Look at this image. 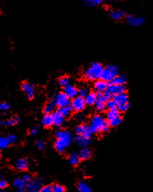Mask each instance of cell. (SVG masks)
Masks as SVG:
<instances>
[{
    "instance_id": "cell-1",
    "label": "cell",
    "mask_w": 153,
    "mask_h": 192,
    "mask_svg": "<svg viewBox=\"0 0 153 192\" xmlns=\"http://www.w3.org/2000/svg\"><path fill=\"white\" fill-rule=\"evenodd\" d=\"M56 140L54 143V147L58 153H64L69 147L71 141V136L67 130H59L56 133Z\"/></svg>"
},
{
    "instance_id": "cell-2",
    "label": "cell",
    "mask_w": 153,
    "mask_h": 192,
    "mask_svg": "<svg viewBox=\"0 0 153 192\" xmlns=\"http://www.w3.org/2000/svg\"><path fill=\"white\" fill-rule=\"evenodd\" d=\"M109 123L106 121L101 115H95L91 119L90 128H91L93 133H98V132L106 133L109 129Z\"/></svg>"
},
{
    "instance_id": "cell-3",
    "label": "cell",
    "mask_w": 153,
    "mask_h": 192,
    "mask_svg": "<svg viewBox=\"0 0 153 192\" xmlns=\"http://www.w3.org/2000/svg\"><path fill=\"white\" fill-rule=\"evenodd\" d=\"M104 68L102 65L98 62H94L91 64V66L86 70L84 73L85 78L89 81H97L101 78L102 71Z\"/></svg>"
},
{
    "instance_id": "cell-4",
    "label": "cell",
    "mask_w": 153,
    "mask_h": 192,
    "mask_svg": "<svg viewBox=\"0 0 153 192\" xmlns=\"http://www.w3.org/2000/svg\"><path fill=\"white\" fill-rule=\"evenodd\" d=\"M118 74V68L116 65L110 64L108 65L106 68H104L102 71L101 76V80H103L106 82L107 83H110L112 80H114L115 77Z\"/></svg>"
},
{
    "instance_id": "cell-5",
    "label": "cell",
    "mask_w": 153,
    "mask_h": 192,
    "mask_svg": "<svg viewBox=\"0 0 153 192\" xmlns=\"http://www.w3.org/2000/svg\"><path fill=\"white\" fill-rule=\"evenodd\" d=\"M51 99L54 101L56 105L59 108L67 106L70 105V98L64 92H61L59 94L56 95V96H53Z\"/></svg>"
},
{
    "instance_id": "cell-6",
    "label": "cell",
    "mask_w": 153,
    "mask_h": 192,
    "mask_svg": "<svg viewBox=\"0 0 153 192\" xmlns=\"http://www.w3.org/2000/svg\"><path fill=\"white\" fill-rule=\"evenodd\" d=\"M85 105H86V102H85L84 98L77 96L72 100L71 103H70V107H71L72 110L74 112H81L84 109Z\"/></svg>"
},
{
    "instance_id": "cell-7",
    "label": "cell",
    "mask_w": 153,
    "mask_h": 192,
    "mask_svg": "<svg viewBox=\"0 0 153 192\" xmlns=\"http://www.w3.org/2000/svg\"><path fill=\"white\" fill-rule=\"evenodd\" d=\"M126 87L125 85H108V88L106 91H108L111 97H115L118 96L120 94L125 93Z\"/></svg>"
},
{
    "instance_id": "cell-8",
    "label": "cell",
    "mask_w": 153,
    "mask_h": 192,
    "mask_svg": "<svg viewBox=\"0 0 153 192\" xmlns=\"http://www.w3.org/2000/svg\"><path fill=\"white\" fill-rule=\"evenodd\" d=\"M42 188V180L39 178H35L26 186L27 192H39Z\"/></svg>"
},
{
    "instance_id": "cell-9",
    "label": "cell",
    "mask_w": 153,
    "mask_h": 192,
    "mask_svg": "<svg viewBox=\"0 0 153 192\" xmlns=\"http://www.w3.org/2000/svg\"><path fill=\"white\" fill-rule=\"evenodd\" d=\"M22 90L25 92V94L26 95L27 98L29 99H33L35 96V88H34V85L30 83H28V82H25L21 86Z\"/></svg>"
},
{
    "instance_id": "cell-10",
    "label": "cell",
    "mask_w": 153,
    "mask_h": 192,
    "mask_svg": "<svg viewBox=\"0 0 153 192\" xmlns=\"http://www.w3.org/2000/svg\"><path fill=\"white\" fill-rule=\"evenodd\" d=\"M127 23L132 26H140L144 23L145 19L143 17H135L132 15L126 16Z\"/></svg>"
},
{
    "instance_id": "cell-11",
    "label": "cell",
    "mask_w": 153,
    "mask_h": 192,
    "mask_svg": "<svg viewBox=\"0 0 153 192\" xmlns=\"http://www.w3.org/2000/svg\"><path fill=\"white\" fill-rule=\"evenodd\" d=\"M64 93L68 96L69 98H74L77 97V95L79 93V90H77V88L75 86L72 85H67V87L64 88Z\"/></svg>"
},
{
    "instance_id": "cell-12",
    "label": "cell",
    "mask_w": 153,
    "mask_h": 192,
    "mask_svg": "<svg viewBox=\"0 0 153 192\" xmlns=\"http://www.w3.org/2000/svg\"><path fill=\"white\" fill-rule=\"evenodd\" d=\"M108 88V83H107L106 82L103 80H97L96 81L94 85V88L95 91H97V92H104V91H106L107 89Z\"/></svg>"
},
{
    "instance_id": "cell-13",
    "label": "cell",
    "mask_w": 153,
    "mask_h": 192,
    "mask_svg": "<svg viewBox=\"0 0 153 192\" xmlns=\"http://www.w3.org/2000/svg\"><path fill=\"white\" fill-rule=\"evenodd\" d=\"M28 160L25 158H20L16 160L15 163V166L19 171H26L28 168Z\"/></svg>"
},
{
    "instance_id": "cell-14",
    "label": "cell",
    "mask_w": 153,
    "mask_h": 192,
    "mask_svg": "<svg viewBox=\"0 0 153 192\" xmlns=\"http://www.w3.org/2000/svg\"><path fill=\"white\" fill-rule=\"evenodd\" d=\"M41 123L45 127H50L53 125V119L52 114H45L41 119Z\"/></svg>"
},
{
    "instance_id": "cell-15",
    "label": "cell",
    "mask_w": 153,
    "mask_h": 192,
    "mask_svg": "<svg viewBox=\"0 0 153 192\" xmlns=\"http://www.w3.org/2000/svg\"><path fill=\"white\" fill-rule=\"evenodd\" d=\"M114 100L118 105V106L121 105L123 104L128 102V97L126 93H123V94H120L118 96H116L114 97Z\"/></svg>"
},
{
    "instance_id": "cell-16",
    "label": "cell",
    "mask_w": 153,
    "mask_h": 192,
    "mask_svg": "<svg viewBox=\"0 0 153 192\" xmlns=\"http://www.w3.org/2000/svg\"><path fill=\"white\" fill-rule=\"evenodd\" d=\"M53 115V125L56 126H60L64 121V117H63L59 112L56 111L52 113Z\"/></svg>"
},
{
    "instance_id": "cell-17",
    "label": "cell",
    "mask_w": 153,
    "mask_h": 192,
    "mask_svg": "<svg viewBox=\"0 0 153 192\" xmlns=\"http://www.w3.org/2000/svg\"><path fill=\"white\" fill-rule=\"evenodd\" d=\"M111 95L108 91H104V92H99L97 94V101H101V102L106 103L108 100L111 99Z\"/></svg>"
},
{
    "instance_id": "cell-18",
    "label": "cell",
    "mask_w": 153,
    "mask_h": 192,
    "mask_svg": "<svg viewBox=\"0 0 153 192\" xmlns=\"http://www.w3.org/2000/svg\"><path fill=\"white\" fill-rule=\"evenodd\" d=\"M75 140L78 143V145L82 147H87L91 143V139H88V138H85L82 136H77V135L75 136Z\"/></svg>"
},
{
    "instance_id": "cell-19",
    "label": "cell",
    "mask_w": 153,
    "mask_h": 192,
    "mask_svg": "<svg viewBox=\"0 0 153 192\" xmlns=\"http://www.w3.org/2000/svg\"><path fill=\"white\" fill-rule=\"evenodd\" d=\"M79 157H80V159L81 160H89L91 157V150H89L88 148H83L80 151V153H78Z\"/></svg>"
},
{
    "instance_id": "cell-20",
    "label": "cell",
    "mask_w": 153,
    "mask_h": 192,
    "mask_svg": "<svg viewBox=\"0 0 153 192\" xmlns=\"http://www.w3.org/2000/svg\"><path fill=\"white\" fill-rule=\"evenodd\" d=\"M127 77L125 76H117L114 80L111 81L110 83H108V85H124L127 82Z\"/></svg>"
},
{
    "instance_id": "cell-21",
    "label": "cell",
    "mask_w": 153,
    "mask_h": 192,
    "mask_svg": "<svg viewBox=\"0 0 153 192\" xmlns=\"http://www.w3.org/2000/svg\"><path fill=\"white\" fill-rule=\"evenodd\" d=\"M20 122V118L18 116H13L10 118L9 119L3 120L1 121L0 124L3 126H14V125L17 124Z\"/></svg>"
},
{
    "instance_id": "cell-22",
    "label": "cell",
    "mask_w": 153,
    "mask_h": 192,
    "mask_svg": "<svg viewBox=\"0 0 153 192\" xmlns=\"http://www.w3.org/2000/svg\"><path fill=\"white\" fill-rule=\"evenodd\" d=\"M110 16L115 20H120L125 16V13L122 10H112L110 12Z\"/></svg>"
},
{
    "instance_id": "cell-23",
    "label": "cell",
    "mask_w": 153,
    "mask_h": 192,
    "mask_svg": "<svg viewBox=\"0 0 153 192\" xmlns=\"http://www.w3.org/2000/svg\"><path fill=\"white\" fill-rule=\"evenodd\" d=\"M84 99L86 105H92L95 104V102L97 101V94H95L94 92L88 93V95L86 96Z\"/></svg>"
},
{
    "instance_id": "cell-24",
    "label": "cell",
    "mask_w": 153,
    "mask_h": 192,
    "mask_svg": "<svg viewBox=\"0 0 153 192\" xmlns=\"http://www.w3.org/2000/svg\"><path fill=\"white\" fill-rule=\"evenodd\" d=\"M72 109L70 107V105H67V106H64V107H61L57 109V112L62 115L63 117H67L70 115L71 113Z\"/></svg>"
},
{
    "instance_id": "cell-25",
    "label": "cell",
    "mask_w": 153,
    "mask_h": 192,
    "mask_svg": "<svg viewBox=\"0 0 153 192\" xmlns=\"http://www.w3.org/2000/svg\"><path fill=\"white\" fill-rule=\"evenodd\" d=\"M77 188H78V191L80 192H92L91 187L83 180H80V181L78 182Z\"/></svg>"
},
{
    "instance_id": "cell-26",
    "label": "cell",
    "mask_w": 153,
    "mask_h": 192,
    "mask_svg": "<svg viewBox=\"0 0 153 192\" xmlns=\"http://www.w3.org/2000/svg\"><path fill=\"white\" fill-rule=\"evenodd\" d=\"M120 116V112L118 109H113V110H108L106 113V118L108 122L114 119L117 117Z\"/></svg>"
},
{
    "instance_id": "cell-27",
    "label": "cell",
    "mask_w": 153,
    "mask_h": 192,
    "mask_svg": "<svg viewBox=\"0 0 153 192\" xmlns=\"http://www.w3.org/2000/svg\"><path fill=\"white\" fill-rule=\"evenodd\" d=\"M56 104H55L54 101L53 100H50V101H48V102L46 104L45 107H44L43 109V112L45 114H51V112H53V109H54V108L56 107Z\"/></svg>"
},
{
    "instance_id": "cell-28",
    "label": "cell",
    "mask_w": 153,
    "mask_h": 192,
    "mask_svg": "<svg viewBox=\"0 0 153 192\" xmlns=\"http://www.w3.org/2000/svg\"><path fill=\"white\" fill-rule=\"evenodd\" d=\"M68 160H69V163H70V164L73 165V166H76V165H77L79 163L80 159V157H79L78 153H72L69 155Z\"/></svg>"
},
{
    "instance_id": "cell-29",
    "label": "cell",
    "mask_w": 153,
    "mask_h": 192,
    "mask_svg": "<svg viewBox=\"0 0 153 192\" xmlns=\"http://www.w3.org/2000/svg\"><path fill=\"white\" fill-rule=\"evenodd\" d=\"M13 186L15 187L16 189L21 190L24 189V188H26L27 185L23 181V180L22 178H16L15 180H13Z\"/></svg>"
},
{
    "instance_id": "cell-30",
    "label": "cell",
    "mask_w": 153,
    "mask_h": 192,
    "mask_svg": "<svg viewBox=\"0 0 153 192\" xmlns=\"http://www.w3.org/2000/svg\"><path fill=\"white\" fill-rule=\"evenodd\" d=\"M94 106H95L96 110H97L98 112H105L107 109L106 103L101 102V101H96L95 104H94Z\"/></svg>"
},
{
    "instance_id": "cell-31",
    "label": "cell",
    "mask_w": 153,
    "mask_h": 192,
    "mask_svg": "<svg viewBox=\"0 0 153 192\" xmlns=\"http://www.w3.org/2000/svg\"><path fill=\"white\" fill-rule=\"evenodd\" d=\"M58 83H59L60 86L65 88L67 85H70V79L67 76H63L58 80Z\"/></svg>"
},
{
    "instance_id": "cell-32",
    "label": "cell",
    "mask_w": 153,
    "mask_h": 192,
    "mask_svg": "<svg viewBox=\"0 0 153 192\" xmlns=\"http://www.w3.org/2000/svg\"><path fill=\"white\" fill-rule=\"evenodd\" d=\"M10 143H11L9 142L8 137H6V136H2V137L0 138V148H1V150L6 149V147H9V145Z\"/></svg>"
},
{
    "instance_id": "cell-33",
    "label": "cell",
    "mask_w": 153,
    "mask_h": 192,
    "mask_svg": "<svg viewBox=\"0 0 153 192\" xmlns=\"http://www.w3.org/2000/svg\"><path fill=\"white\" fill-rule=\"evenodd\" d=\"M101 0H85V1H83V4L88 7H92L96 5L101 4Z\"/></svg>"
},
{
    "instance_id": "cell-34",
    "label": "cell",
    "mask_w": 153,
    "mask_h": 192,
    "mask_svg": "<svg viewBox=\"0 0 153 192\" xmlns=\"http://www.w3.org/2000/svg\"><path fill=\"white\" fill-rule=\"evenodd\" d=\"M92 131H91V128H90V126H87V125H84V127H83V133H82L81 136H83L85 138H88L90 139L92 135Z\"/></svg>"
},
{
    "instance_id": "cell-35",
    "label": "cell",
    "mask_w": 153,
    "mask_h": 192,
    "mask_svg": "<svg viewBox=\"0 0 153 192\" xmlns=\"http://www.w3.org/2000/svg\"><path fill=\"white\" fill-rule=\"evenodd\" d=\"M106 107L108 110L118 109V105L116 104L114 99H110L106 102Z\"/></svg>"
},
{
    "instance_id": "cell-36",
    "label": "cell",
    "mask_w": 153,
    "mask_h": 192,
    "mask_svg": "<svg viewBox=\"0 0 153 192\" xmlns=\"http://www.w3.org/2000/svg\"><path fill=\"white\" fill-rule=\"evenodd\" d=\"M121 122H122V118L121 117V115L118 117H117V118L111 120V121H109L108 123H109L110 126H112V127H115V126H118V125H120L121 123Z\"/></svg>"
},
{
    "instance_id": "cell-37",
    "label": "cell",
    "mask_w": 153,
    "mask_h": 192,
    "mask_svg": "<svg viewBox=\"0 0 153 192\" xmlns=\"http://www.w3.org/2000/svg\"><path fill=\"white\" fill-rule=\"evenodd\" d=\"M52 188H53V192H65V188L58 184L53 185Z\"/></svg>"
},
{
    "instance_id": "cell-38",
    "label": "cell",
    "mask_w": 153,
    "mask_h": 192,
    "mask_svg": "<svg viewBox=\"0 0 153 192\" xmlns=\"http://www.w3.org/2000/svg\"><path fill=\"white\" fill-rule=\"evenodd\" d=\"M129 106H130V104H129V102H127L125 103V104H123L121 105L118 106V110L120 112H124L129 109Z\"/></svg>"
},
{
    "instance_id": "cell-39",
    "label": "cell",
    "mask_w": 153,
    "mask_h": 192,
    "mask_svg": "<svg viewBox=\"0 0 153 192\" xmlns=\"http://www.w3.org/2000/svg\"><path fill=\"white\" fill-rule=\"evenodd\" d=\"M22 179L23 180V181L26 184V185H29L31 181H32V177H31L30 174H23Z\"/></svg>"
},
{
    "instance_id": "cell-40",
    "label": "cell",
    "mask_w": 153,
    "mask_h": 192,
    "mask_svg": "<svg viewBox=\"0 0 153 192\" xmlns=\"http://www.w3.org/2000/svg\"><path fill=\"white\" fill-rule=\"evenodd\" d=\"M88 90H87L85 88H80V90H79L78 96L80 97H81V98H86V96H88Z\"/></svg>"
},
{
    "instance_id": "cell-41",
    "label": "cell",
    "mask_w": 153,
    "mask_h": 192,
    "mask_svg": "<svg viewBox=\"0 0 153 192\" xmlns=\"http://www.w3.org/2000/svg\"><path fill=\"white\" fill-rule=\"evenodd\" d=\"M83 127H84V125H79L75 128V133L77 136H81L83 131Z\"/></svg>"
},
{
    "instance_id": "cell-42",
    "label": "cell",
    "mask_w": 153,
    "mask_h": 192,
    "mask_svg": "<svg viewBox=\"0 0 153 192\" xmlns=\"http://www.w3.org/2000/svg\"><path fill=\"white\" fill-rule=\"evenodd\" d=\"M0 109H1L2 112H6L9 109V105L6 102H2L0 104Z\"/></svg>"
},
{
    "instance_id": "cell-43",
    "label": "cell",
    "mask_w": 153,
    "mask_h": 192,
    "mask_svg": "<svg viewBox=\"0 0 153 192\" xmlns=\"http://www.w3.org/2000/svg\"><path fill=\"white\" fill-rule=\"evenodd\" d=\"M36 145H37V147L39 149V150H43V149L45 148V143H44L43 140L37 141Z\"/></svg>"
},
{
    "instance_id": "cell-44",
    "label": "cell",
    "mask_w": 153,
    "mask_h": 192,
    "mask_svg": "<svg viewBox=\"0 0 153 192\" xmlns=\"http://www.w3.org/2000/svg\"><path fill=\"white\" fill-rule=\"evenodd\" d=\"M39 192H53V188H52V186L46 185V186H43L42 188H41L40 191Z\"/></svg>"
},
{
    "instance_id": "cell-45",
    "label": "cell",
    "mask_w": 153,
    "mask_h": 192,
    "mask_svg": "<svg viewBox=\"0 0 153 192\" xmlns=\"http://www.w3.org/2000/svg\"><path fill=\"white\" fill-rule=\"evenodd\" d=\"M7 137L11 143H16L17 141V136H15L14 134H9Z\"/></svg>"
},
{
    "instance_id": "cell-46",
    "label": "cell",
    "mask_w": 153,
    "mask_h": 192,
    "mask_svg": "<svg viewBox=\"0 0 153 192\" xmlns=\"http://www.w3.org/2000/svg\"><path fill=\"white\" fill-rule=\"evenodd\" d=\"M6 186H7V182L5 180H3V179H2L1 181H0V188H1V189H4V188H6Z\"/></svg>"
},
{
    "instance_id": "cell-47",
    "label": "cell",
    "mask_w": 153,
    "mask_h": 192,
    "mask_svg": "<svg viewBox=\"0 0 153 192\" xmlns=\"http://www.w3.org/2000/svg\"><path fill=\"white\" fill-rule=\"evenodd\" d=\"M38 133V127L35 126V127L32 128L30 130V134L31 135H37Z\"/></svg>"
},
{
    "instance_id": "cell-48",
    "label": "cell",
    "mask_w": 153,
    "mask_h": 192,
    "mask_svg": "<svg viewBox=\"0 0 153 192\" xmlns=\"http://www.w3.org/2000/svg\"><path fill=\"white\" fill-rule=\"evenodd\" d=\"M18 192H26V191H25L24 189H21V190H19Z\"/></svg>"
}]
</instances>
